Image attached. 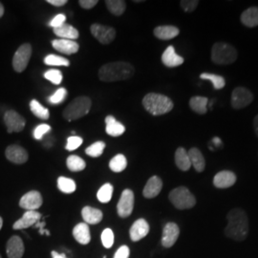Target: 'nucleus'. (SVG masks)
I'll return each instance as SVG.
<instances>
[{"mask_svg":"<svg viewBox=\"0 0 258 258\" xmlns=\"http://www.w3.org/2000/svg\"><path fill=\"white\" fill-rule=\"evenodd\" d=\"M3 15H4V6H3V4L0 2V19L3 17Z\"/></svg>","mask_w":258,"mask_h":258,"instance_id":"nucleus-54","label":"nucleus"},{"mask_svg":"<svg viewBox=\"0 0 258 258\" xmlns=\"http://www.w3.org/2000/svg\"><path fill=\"white\" fill-rule=\"evenodd\" d=\"M83 140L79 136H71L67 139V144L65 148L68 151H74L77 148H80L83 145Z\"/></svg>","mask_w":258,"mask_h":258,"instance_id":"nucleus-43","label":"nucleus"},{"mask_svg":"<svg viewBox=\"0 0 258 258\" xmlns=\"http://www.w3.org/2000/svg\"><path fill=\"white\" fill-rule=\"evenodd\" d=\"M30 108L32 113L41 120H48L50 117V113L46 107H44L41 103L37 102V100H33L30 102Z\"/></svg>","mask_w":258,"mask_h":258,"instance_id":"nucleus-33","label":"nucleus"},{"mask_svg":"<svg viewBox=\"0 0 258 258\" xmlns=\"http://www.w3.org/2000/svg\"><path fill=\"white\" fill-rule=\"evenodd\" d=\"M237 50L226 42H216L212 48V60L218 65L231 64L237 59Z\"/></svg>","mask_w":258,"mask_h":258,"instance_id":"nucleus-4","label":"nucleus"},{"mask_svg":"<svg viewBox=\"0 0 258 258\" xmlns=\"http://www.w3.org/2000/svg\"><path fill=\"white\" fill-rule=\"evenodd\" d=\"M163 188V181L158 176H152L148 179V183L145 185L143 194L147 199H152L158 196Z\"/></svg>","mask_w":258,"mask_h":258,"instance_id":"nucleus-19","label":"nucleus"},{"mask_svg":"<svg viewBox=\"0 0 258 258\" xmlns=\"http://www.w3.org/2000/svg\"><path fill=\"white\" fill-rule=\"evenodd\" d=\"M104 148H105L104 142H102V141L96 142L85 149V153L88 156L92 157V158H98L103 153Z\"/></svg>","mask_w":258,"mask_h":258,"instance_id":"nucleus-39","label":"nucleus"},{"mask_svg":"<svg viewBox=\"0 0 258 258\" xmlns=\"http://www.w3.org/2000/svg\"><path fill=\"white\" fill-rule=\"evenodd\" d=\"M199 4L198 0H182L180 2L181 8L184 10L185 13H192L194 12Z\"/></svg>","mask_w":258,"mask_h":258,"instance_id":"nucleus-45","label":"nucleus"},{"mask_svg":"<svg viewBox=\"0 0 258 258\" xmlns=\"http://www.w3.org/2000/svg\"><path fill=\"white\" fill-rule=\"evenodd\" d=\"M127 166V160L124 155L118 154L113 157L109 162V168L113 172L119 173L123 171Z\"/></svg>","mask_w":258,"mask_h":258,"instance_id":"nucleus-32","label":"nucleus"},{"mask_svg":"<svg viewBox=\"0 0 258 258\" xmlns=\"http://www.w3.org/2000/svg\"><path fill=\"white\" fill-rule=\"evenodd\" d=\"M112 194H113V185L107 183L103 184L99 189L97 194V198L101 203H108L112 198Z\"/></svg>","mask_w":258,"mask_h":258,"instance_id":"nucleus-37","label":"nucleus"},{"mask_svg":"<svg viewBox=\"0 0 258 258\" xmlns=\"http://www.w3.org/2000/svg\"><path fill=\"white\" fill-rule=\"evenodd\" d=\"M241 23L246 27L254 28L258 26V7H250L245 10L241 17Z\"/></svg>","mask_w":258,"mask_h":258,"instance_id":"nucleus-26","label":"nucleus"},{"mask_svg":"<svg viewBox=\"0 0 258 258\" xmlns=\"http://www.w3.org/2000/svg\"><path fill=\"white\" fill-rule=\"evenodd\" d=\"M44 63L46 65H50V66H65V67H67L70 64V61L63 56L51 54V55L45 56Z\"/></svg>","mask_w":258,"mask_h":258,"instance_id":"nucleus-38","label":"nucleus"},{"mask_svg":"<svg viewBox=\"0 0 258 258\" xmlns=\"http://www.w3.org/2000/svg\"><path fill=\"white\" fill-rule=\"evenodd\" d=\"M57 187L63 194H70L74 192L77 185L74 180L66 177H59L57 179Z\"/></svg>","mask_w":258,"mask_h":258,"instance_id":"nucleus-36","label":"nucleus"},{"mask_svg":"<svg viewBox=\"0 0 258 258\" xmlns=\"http://www.w3.org/2000/svg\"><path fill=\"white\" fill-rule=\"evenodd\" d=\"M41 214L37 211H27L20 219L15 222V224L13 225V229L16 231L28 229L32 226H35L37 222H39Z\"/></svg>","mask_w":258,"mask_h":258,"instance_id":"nucleus-15","label":"nucleus"},{"mask_svg":"<svg viewBox=\"0 0 258 258\" xmlns=\"http://www.w3.org/2000/svg\"><path fill=\"white\" fill-rule=\"evenodd\" d=\"M4 122L9 133L21 132L26 124V120L17 111L9 110L4 114Z\"/></svg>","mask_w":258,"mask_h":258,"instance_id":"nucleus-11","label":"nucleus"},{"mask_svg":"<svg viewBox=\"0 0 258 258\" xmlns=\"http://www.w3.org/2000/svg\"><path fill=\"white\" fill-rule=\"evenodd\" d=\"M24 244L22 239L18 236H12L6 245V252L8 258H22L24 254Z\"/></svg>","mask_w":258,"mask_h":258,"instance_id":"nucleus-16","label":"nucleus"},{"mask_svg":"<svg viewBox=\"0 0 258 258\" xmlns=\"http://www.w3.org/2000/svg\"><path fill=\"white\" fill-rule=\"evenodd\" d=\"M253 101L252 93L246 87L238 86L231 93V103L232 108L242 109L247 107Z\"/></svg>","mask_w":258,"mask_h":258,"instance_id":"nucleus-7","label":"nucleus"},{"mask_svg":"<svg viewBox=\"0 0 258 258\" xmlns=\"http://www.w3.org/2000/svg\"><path fill=\"white\" fill-rule=\"evenodd\" d=\"M129 255H130V249L127 246L124 245L118 249L114 255V258H129Z\"/></svg>","mask_w":258,"mask_h":258,"instance_id":"nucleus-47","label":"nucleus"},{"mask_svg":"<svg viewBox=\"0 0 258 258\" xmlns=\"http://www.w3.org/2000/svg\"><path fill=\"white\" fill-rule=\"evenodd\" d=\"M44 78L55 85H58L62 82V74L59 70L56 69H51L46 71L44 73Z\"/></svg>","mask_w":258,"mask_h":258,"instance_id":"nucleus-40","label":"nucleus"},{"mask_svg":"<svg viewBox=\"0 0 258 258\" xmlns=\"http://www.w3.org/2000/svg\"><path fill=\"white\" fill-rule=\"evenodd\" d=\"M51 126L49 124L46 123H42V124H39L37 125V127L34 130V133H33V136L36 140H41L45 136V134H47L48 132L51 131Z\"/></svg>","mask_w":258,"mask_h":258,"instance_id":"nucleus-44","label":"nucleus"},{"mask_svg":"<svg viewBox=\"0 0 258 258\" xmlns=\"http://www.w3.org/2000/svg\"><path fill=\"white\" fill-rule=\"evenodd\" d=\"M200 79L204 80V81L211 82L215 90H220L222 88H224V86L226 85L225 79L219 75L212 74V73H202L200 75Z\"/></svg>","mask_w":258,"mask_h":258,"instance_id":"nucleus-34","label":"nucleus"},{"mask_svg":"<svg viewBox=\"0 0 258 258\" xmlns=\"http://www.w3.org/2000/svg\"><path fill=\"white\" fill-rule=\"evenodd\" d=\"M66 165H67V167L73 172L82 171L86 166L84 160L77 155H71V156L68 157L66 160Z\"/></svg>","mask_w":258,"mask_h":258,"instance_id":"nucleus-35","label":"nucleus"},{"mask_svg":"<svg viewBox=\"0 0 258 258\" xmlns=\"http://www.w3.org/2000/svg\"><path fill=\"white\" fill-rule=\"evenodd\" d=\"M105 5L112 15L120 17L126 9L125 1L123 0H106Z\"/></svg>","mask_w":258,"mask_h":258,"instance_id":"nucleus-31","label":"nucleus"},{"mask_svg":"<svg viewBox=\"0 0 258 258\" xmlns=\"http://www.w3.org/2000/svg\"><path fill=\"white\" fill-rule=\"evenodd\" d=\"M67 0H47V3L55 6V7H61L65 4H67Z\"/></svg>","mask_w":258,"mask_h":258,"instance_id":"nucleus-49","label":"nucleus"},{"mask_svg":"<svg viewBox=\"0 0 258 258\" xmlns=\"http://www.w3.org/2000/svg\"><path fill=\"white\" fill-rule=\"evenodd\" d=\"M32 55V46L29 43H24L19 47L13 57V67L16 72H23L29 63Z\"/></svg>","mask_w":258,"mask_h":258,"instance_id":"nucleus-8","label":"nucleus"},{"mask_svg":"<svg viewBox=\"0 0 258 258\" xmlns=\"http://www.w3.org/2000/svg\"><path fill=\"white\" fill-rule=\"evenodd\" d=\"M236 175L231 170H222L213 178V184L217 188H228L236 183Z\"/></svg>","mask_w":258,"mask_h":258,"instance_id":"nucleus-17","label":"nucleus"},{"mask_svg":"<svg viewBox=\"0 0 258 258\" xmlns=\"http://www.w3.org/2000/svg\"><path fill=\"white\" fill-rule=\"evenodd\" d=\"M134 194L131 189H124L120 195V200L117 205V212L121 218H126L131 215L134 209Z\"/></svg>","mask_w":258,"mask_h":258,"instance_id":"nucleus-9","label":"nucleus"},{"mask_svg":"<svg viewBox=\"0 0 258 258\" xmlns=\"http://www.w3.org/2000/svg\"><path fill=\"white\" fill-rule=\"evenodd\" d=\"M149 232V225L146 219L140 218L137 221L134 222L132 227L130 228L129 234L130 238L133 242H138L140 240L145 238Z\"/></svg>","mask_w":258,"mask_h":258,"instance_id":"nucleus-18","label":"nucleus"},{"mask_svg":"<svg viewBox=\"0 0 258 258\" xmlns=\"http://www.w3.org/2000/svg\"><path fill=\"white\" fill-rule=\"evenodd\" d=\"M212 145H214L216 148H220L222 146L221 139L218 138V137H214L212 140Z\"/></svg>","mask_w":258,"mask_h":258,"instance_id":"nucleus-51","label":"nucleus"},{"mask_svg":"<svg viewBox=\"0 0 258 258\" xmlns=\"http://www.w3.org/2000/svg\"><path fill=\"white\" fill-rule=\"evenodd\" d=\"M65 21H66V16L63 14H58V15L55 16L54 19L51 20V22L49 23V26L53 27V29L60 27V26L65 24Z\"/></svg>","mask_w":258,"mask_h":258,"instance_id":"nucleus-46","label":"nucleus"},{"mask_svg":"<svg viewBox=\"0 0 258 258\" xmlns=\"http://www.w3.org/2000/svg\"><path fill=\"white\" fill-rule=\"evenodd\" d=\"M2 226H3V219L0 217V230L2 229Z\"/></svg>","mask_w":258,"mask_h":258,"instance_id":"nucleus-55","label":"nucleus"},{"mask_svg":"<svg viewBox=\"0 0 258 258\" xmlns=\"http://www.w3.org/2000/svg\"><path fill=\"white\" fill-rule=\"evenodd\" d=\"M187 153H188L191 166H194V169L199 173L203 172L206 168V160L202 152L197 148H192L189 149Z\"/></svg>","mask_w":258,"mask_h":258,"instance_id":"nucleus-24","label":"nucleus"},{"mask_svg":"<svg viewBox=\"0 0 258 258\" xmlns=\"http://www.w3.org/2000/svg\"><path fill=\"white\" fill-rule=\"evenodd\" d=\"M179 235H180V229L178 225L173 222L167 223L163 230L162 245L165 248H171L175 244Z\"/></svg>","mask_w":258,"mask_h":258,"instance_id":"nucleus-13","label":"nucleus"},{"mask_svg":"<svg viewBox=\"0 0 258 258\" xmlns=\"http://www.w3.org/2000/svg\"><path fill=\"white\" fill-rule=\"evenodd\" d=\"M42 203L43 199L40 192L37 190H31L21 197L19 207L26 211H37L42 206Z\"/></svg>","mask_w":258,"mask_h":258,"instance_id":"nucleus-12","label":"nucleus"},{"mask_svg":"<svg viewBox=\"0 0 258 258\" xmlns=\"http://www.w3.org/2000/svg\"><path fill=\"white\" fill-rule=\"evenodd\" d=\"M73 236L78 243L82 245H87L91 240L90 230L88 225L86 223L78 224L73 230Z\"/></svg>","mask_w":258,"mask_h":258,"instance_id":"nucleus-22","label":"nucleus"},{"mask_svg":"<svg viewBox=\"0 0 258 258\" xmlns=\"http://www.w3.org/2000/svg\"><path fill=\"white\" fill-rule=\"evenodd\" d=\"M91 105L92 102L88 97H78L74 101L70 102L63 110V118L68 121L81 119L82 117L89 113Z\"/></svg>","mask_w":258,"mask_h":258,"instance_id":"nucleus-5","label":"nucleus"},{"mask_svg":"<svg viewBox=\"0 0 258 258\" xmlns=\"http://www.w3.org/2000/svg\"><path fill=\"white\" fill-rule=\"evenodd\" d=\"M0 258H2V256H1V254H0Z\"/></svg>","mask_w":258,"mask_h":258,"instance_id":"nucleus-56","label":"nucleus"},{"mask_svg":"<svg viewBox=\"0 0 258 258\" xmlns=\"http://www.w3.org/2000/svg\"><path fill=\"white\" fill-rule=\"evenodd\" d=\"M105 123H106L105 131L111 137L121 136L125 131V127L123 126V124L116 120L113 116H107L105 118Z\"/></svg>","mask_w":258,"mask_h":258,"instance_id":"nucleus-23","label":"nucleus"},{"mask_svg":"<svg viewBox=\"0 0 258 258\" xmlns=\"http://www.w3.org/2000/svg\"><path fill=\"white\" fill-rule=\"evenodd\" d=\"M90 31L93 37L98 39L102 44L107 45L111 43L116 37V30L109 26H104L101 24H92Z\"/></svg>","mask_w":258,"mask_h":258,"instance_id":"nucleus-10","label":"nucleus"},{"mask_svg":"<svg viewBox=\"0 0 258 258\" xmlns=\"http://www.w3.org/2000/svg\"><path fill=\"white\" fill-rule=\"evenodd\" d=\"M208 104H209V99L206 97L201 96H194L189 100V106L194 112L204 115L208 112Z\"/></svg>","mask_w":258,"mask_h":258,"instance_id":"nucleus-30","label":"nucleus"},{"mask_svg":"<svg viewBox=\"0 0 258 258\" xmlns=\"http://www.w3.org/2000/svg\"><path fill=\"white\" fill-rule=\"evenodd\" d=\"M54 34L57 37H61L62 39H69L75 40L79 37V31L69 24H63L60 27L54 29Z\"/></svg>","mask_w":258,"mask_h":258,"instance_id":"nucleus-29","label":"nucleus"},{"mask_svg":"<svg viewBox=\"0 0 258 258\" xmlns=\"http://www.w3.org/2000/svg\"><path fill=\"white\" fill-rule=\"evenodd\" d=\"M175 164L177 167L182 171H187L191 163L188 157L187 151L184 148H178L175 152Z\"/></svg>","mask_w":258,"mask_h":258,"instance_id":"nucleus-28","label":"nucleus"},{"mask_svg":"<svg viewBox=\"0 0 258 258\" xmlns=\"http://www.w3.org/2000/svg\"><path fill=\"white\" fill-rule=\"evenodd\" d=\"M162 61L164 64L166 65V67L173 68V67H178V66L183 64L184 57L177 55L174 47L170 45V46L167 47L165 50V52L163 53Z\"/></svg>","mask_w":258,"mask_h":258,"instance_id":"nucleus-21","label":"nucleus"},{"mask_svg":"<svg viewBox=\"0 0 258 258\" xmlns=\"http://www.w3.org/2000/svg\"><path fill=\"white\" fill-rule=\"evenodd\" d=\"M52 46L55 48L56 51L59 53H62L65 55H73L76 54L80 46L79 44L74 41V40H69V39H54L52 41Z\"/></svg>","mask_w":258,"mask_h":258,"instance_id":"nucleus-20","label":"nucleus"},{"mask_svg":"<svg viewBox=\"0 0 258 258\" xmlns=\"http://www.w3.org/2000/svg\"><path fill=\"white\" fill-rule=\"evenodd\" d=\"M180 34V30L172 25H163L154 29V36L162 40H169L177 37Z\"/></svg>","mask_w":258,"mask_h":258,"instance_id":"nucleus-25","label":"nucleus"},{"mask_svg":"<svg viewBox=\"0 0 258 258\" xmlns=\"http://www.w3.org/2000/svg\"><path fill=\"white\" fill-rule=\"evenodd\" d=\"M83 220L88 225H96L102 221V211L98 209H94L92 207H84L82 211Z\"/></svg>","mask_w":258,"mask_h":258,"instance_id":"nucleus-27","label":"nucleus"},{"mask_svg":"<svg viewBox=\"0 0 258 258\" xmlns=\"http://www.w3.org/2000/svg\"><path fill=\"white\" fill-rule=\"evenodd\" d=\"M99 3L98 0H80L79 4L83 9L89 10L94 8Z\"/></svg>","mask_w":258,"mask_h":258,"instance_id":"nucleus-48","label":"nucleus"},{"mask_svg":"<svg viewBox=\"0 0 258 258\" xmlns=\"http://www.w3.org/2000/svg\"><path fill=\"white\" fill-rule=\"evenodd\" d=\"M253 128H254L255 134H256V136L258 137V115L255 116V118L253 120Z\"/></svg>","mask_w":258,"mask_h":258,"instance_id":"nucleus-52","label":"nucleus"},{"mask_svg":"<svg viewBox=\"0 0 258 258\" xmlns=\"http://www.w3.org/2000/svg\"><path fill=\"white\" fill-rule=\"evenodd\" d=\"M52 257L53 258H66L65 256V254H60V253H58L57 251H55V250H53L52 251Z\"/></svg>","mask_w":258,"mask_h":258,"instance_id":"nucleus-53","label":"nucleus"},{"mask_svg":"<svg viewBox=\"0 0 258 258\" xmlns=\"http://www.w3.org/2000/svg\"><path fill=\"white\" fill-rule=\"evenodd\" d=\"M102 245L106 248L109 249L113 244H114V233L111 229H105L102 231Z\"/></svg>","mask_w":258,"mask_h":258,"instance_id":"nucleus-42","label":"nucleus"},{"mask_svg":"<svg viewBox=\"0 0 258 258\" xmlns=\"http://www.w3.org/2000/svg\"><path fill=\"white\" fill-rule=\"evenodd\" d=\"M5 155L10 162L16 165H22L29 159L27 150L18 145H12L6 148Z\"/></svg>","mask_w":258,"mask_h":258,"instance_id":"nucleus-14","label":"nucleus"},{"mask_svg":"<svg viewBox=\"0 0 258 258\" xmlns=\"http://www.w3.org/2000/svg\"><path fill=\"white\" fill-rule=\"evenodd\" d=\"M66 95H67L66 89L63 87L59 88L49 98V102L52 104H60L66 99Z\"/></svg>","mask_w":258,"mask_h":258,"instance_id":"nucleus-41","label":"nucleus"},{"mask_svg":"<svg viewBox=\"0 0 258 258\" xmlns=\"http://www.w3.org/2000/svg\"><path fill=\"white\" fill-rule=\"evenodd\" d=\"M143 105L148 113L153 116H161L173 109V102L165 95L158 93H148L144 100Z\"/></svg>","mask_w":258,"mask_h":258,"instance_id":"nucleus-3","label":"nucleus"},{"mask_svg":"<svg viewBox=\"0 0 258 258\" xmlns=\"http://www.w3.org/2000/svg\"><path fill=\"white\" fill-rule=\"evenodd\" d=\"M228 226L225 228V235L235 241H244L249 234V218L242 209H233L227 214Z\"/></svg>","mask_w":258,"mask_h":258,"instance_id":"nucleus-1","label":"nucleus"},{"mask_svg":"<svg viewBox=\"0 0 258 258\" xmlns=\"http://www.w3.org/2000/svg\"><path fill=\"white\" fill-rule=\"evenodd\" d=\"M134 73L133 65L125 61H116L102 65L99 70V78L104 83H114L128 80Z\"/></svg>","mask_w":258,"mask_h":258,"instance_id":"nucleus-2","label":"nucleus"},{"mask_svg":"<svg viewBox=\"0 0 258 258\" xmlns=\"http://www.w3.org/2000/svg\"><path fill=\"white\" fill-rule=\"evenodd\" d=\"M169 201L178 210H188L196 205V198L185 186H178L168 195Z\"/></svg>","mask_w":258,"mask_h":258,"instance_id":"nucleus-6","label":"nucleus"},{"mask_svg":"<svg viewBox=\"0 0 258 258\" xmlns=\"http://www.w3.org/2000/svg\"><path fill=\"white\" fill-rule=\"evenodd\" d=\"M44 226H45V222H37V224L35 225V228H38L39 229V233L42 235L44 233H46L47 235H50V231L44 230Z\"/></svg>","mask_w":258,"mask_h":258,"instance_id":"nucleus-50","label":"nucleus"}]
</instances>
